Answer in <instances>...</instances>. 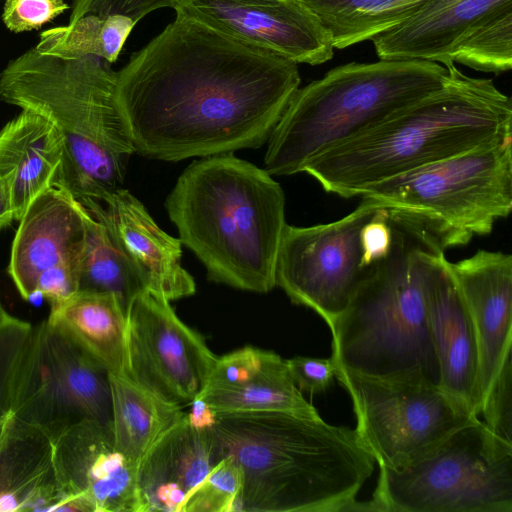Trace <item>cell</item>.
Here are the masks:
<instances>
[{
  "mask_svg": "<svg viewBox=\"0 0 512 512\" xmlns=\"http://www.w3.org/2000/svg\"><path fill=\"white\" fill-rule=\"evenodd\" d=\"M165 208L209 280L256 293L276 286L285 195L265 169L233 153L202 157L179 176Z\"/></svg>",
  "mask_w": 512,
  "mask_h": 512,
  "instance_id": "cell-4",
  "label": "cell"
},
{
  "mask_svg": "<svg viewBox=\"0 0 512 512\" xmlns=\"http://www.w3.org/2000/svg\"><path fill=\"white\" fill-rule=\"evenodd\" d=\"M300 82L297 63L176 14L116 93L135 152L177 162L262 146Z\"/></svg>",
  "mask_w": 512,
  "mask_h": 512,
  "instance_id": "cell-1",
  "label": "cell"
},
{
  "mask_svg": "<svg viewBox=\"0 0 512 512\" xmlns=\"http://www.w3.org/2000/svg\"><path fill=\"white\" fill-rule=\"evenodd\" d=\"M77 291L113 294L126 313L130 303L148 291L108 229L86 208L84 237L77 264Z\"/></svg>",
  "mask_w": 512,
  "mask_h": 512,
  "instance_id": "cell-27",
  "label": "cell"
},
{
  "mask_svg": "<svg viewBox=\"0 0 512 512\" xmlns=\"http://www.w3.org/2000/svg\"><path fill=\"white\" fill-rule=\"evenodd\" d=\"M444 85L371 130L321 154L303 172L340 197L512 136V102L489 78L444 65Z\"/></svg>",
  "mask_w": 512,
  "mask_h": 512,
  "instance_id": "cell-3",
  "label": "cell"
},
{
  "mask_svg": "<svg viewBox=\"0 0 512 512\" xmlns=\"http://www.w3.org/2000/svg\"><path fill=\"white\" fill-rule=\"evenodd\" d=\"M289 373L298 389L310 394L323 393L333 383L336 363L331 358L296 356L286 360Z\"/></svg>",
  "mask_w": 512,
  "mask_h": 512,
  "instance_id": "cell-35",
  "label": "cell"
},
{
  "mask_svg": "<svg viewBox=\"0 0 512 512\" xmlns=\"http://www.w3.org/2000/svg\"><path fill=\"white\" fill-rule=\"evenodd\" d=\"M70 511L54 467L52 439L12 415L0 441V512Z\"/></svg>",
  "mask_w": 512,
  "mask_h": 512,
  "instance_id": "cell-22",
  "label": "cell"
},
{
  "mask_svg": "<svg viewBox=\"0 0 512 512\" xmlns=\"http://www.w3.org/2000/svg\"><path fill=\"white\" fill-rule=\"evenodd\" d=\"M117 72L101 58L63 59L35 47L0 72V100L49 120L64 150L54 186L80 203L121 188L135 153L116 93Z\"/></svg>",
  "mask_w": 512,
  "mask_h": 512,
  "instance_id": "cell-5",
  "label": "cell"
},
{
  "mask_svg": "<svg viewBox=\"0 0 512 512\" xmlns=\"http://www.w3.org/2000/svg\"><path fill=\"white\" fill-rule=\"evenodd\" d=\"M351 511L512 512V445L476 418L409 466L380 468L372 498Z\"/></svg>",
  "mask_w": 512,
  "mask_h": 512,
  "instance_id": "cell-9",
  "label": "cell"
},
{
  "mask_svg": "<svg viewBox=\"0 0 512 512\" xmlns=\"http://www.w3.org/2000/svg\"><path fill=\"white\" fill-rule=\"evenodd\" d=\"M199 397L217 413L279 411L320 418L293 381L286 360L267 350L261 362L240 382Z\"/></svg>",
  "mask_w": 512,
  "mask_h": 512,
  "instance_id": "cell-26",
  "label": "cell"
},
{
  "mask_svg": "<svg viewBox=\"0 0 512 512\" xmlns=\"http://www.w3.org/2000/svg\"><path fill=\"white\" fill-rule=\"evenodd\" d=\"M445 66L424 60L351 62L298 88L273 129L264 157L271 175L303 172L321 154L378 126L441 88Z\"/></svg>",
  "mask_w": 512,
  "mask_h": 512,
  "instance_id": "cell-7",
  "label": "cell"
},
{
  "mask_svg": "<svg viewBox=\"0 0 512 512\" xmlns=\"http://www.w3.org/2000/svg\"><path fill=\"white\" fill-rule=\"evenodd\" d=\"M7 419H0V441H1V438H2L4 430H5Z\"/></svg>",
  "mask_w": 512,
  "mask_h": 512,
  "instance_id": "cell-40",
  "label": "cell"
},
{
  "mask_svg": "<svg viewBox=\"0 0 512 512\" xmlns=\"http://www.w3.org/2000/svg\"><path fill=\"white\" fill-rule=\"evenodd\" d=\"M9 316L0 299V324Z\"/></svg>",
  "mask_w": 512,
  "mask_h": 512,
  "instance_id": "cell-39",
  "label": "cell"
},
{
  "mask_svg": "<svg viewBox=\"0 0 512 512\" xmlns=\"http://www.w3.org/2000/svg\"><path fill=\"white\" fill-rule=\"evenodd\" d=\"M179 0H74L69 22L84 17L102 34L107 58L117 60L130 32L144 16L159 8H176Z\"/></svg>",
  "mask_w": 512,
  "mask_h": 512,
  "instance_id": "cell-29",
  "label": "cell"
},
{
  "mask_svg": "<svg viewBox=\"0 0 512 512\" xmlns=\"http://www.w3.org/2000/svg\"><path fill=\"white\" fill-rule=\"evenodd\" d=\"M509 7L512 0H422L413 14L371 41L380 60H424L444 66L453 62L473 30Z\"/></svg>",
  "mask_w": 512,
  "mask_h": 512,
  "instance_id": "cell-20",
  "label": "cell"
},
{
  "mask_svg": "<svg viewBox=\"0 0 512 512\" xmlns=\"http://www.w3.org/2000/svg\"><path fill=\"white\" fill-rule=\"evenodd\" d=\"M32 325L9 315L0 324V419L11 414L16 373Z\"/></svg>",
  "mask_w": 512,
  "mask_h": 512,
  "instance_id": "cell-32",
  "label": "cell"
},
{
  "mask_svg": "<svg viewBox=\"0 0 512 512\" xmlns=\"http://www.w3.org/2000/svg\"><path fill=\"white\" fill-rule=\"evenodd\" d=\"M111 425L118 449L137 464L171 426L185 416L182 407L167 402L126 375H110Z\"/></svg>",
  "mask_w": 512,
  "mask_h": 512,
  "instance_id": "cell-25",
  "label": "cell"
},
{
  "mask_svg": "<svg viewBox=\"0 0 512 512\" xmlns=\"http://www.w3.org/2000/svg\"><path fill=\"white\" fill-rule=\"evenodd\" d=\"M63 150L55 126L30 110H22L0 130V175L12 177L16 220L40 193L54 186Z\"/></svg>",
  "mask_w": 512,
  "mask_h": 512,
  "instance_id": "cell-23",
  "label": "cell"
},
{
  "mask_svg": "<svg viewBox=\"0 0 512 512\" xmlns=\"http://www.w3.org/2000/svg\"><path fill=\"white\" fill-rule=\"evenodd\" d=\"M81 204L105 225L148 292L169 302L195 293V281L181 263V241L162 230L128 190L121 187L102 201Z\"/></svg>",
  "mask_w": 512,
  "mask_h": 512,
  "instance_id": "cell-18",
  "label": "cell"
},
{
  "mask_svg": "<svg viewBox=\"0 0 512 512\" xmlns=\"http://www.w3.org/2000/svg\"><path fill=\"white\" fill-rule=\"evenodd\" d=\"M378 209L366 201L345 217L309 227L286 225L275 283L291 302L314 310L329 328L346 308L365 268L360 230Z\"/></svg>",
  "mask_w": 512,
  "mask_h": 512,
  "instance_id": "cell-12",
  "label": "cell"
},
{
  "mask_svg": "<svg viewBox=\"0 0 512 512\" xmlns=\"http://www.w3.org/2000/svg\"><path fill=\"white\" fill-rule=\"evenodd\" d=\"M70 7L65 0H5L2 21L13 33L39 29Z\"/></svg>",
  "mask_w": 512,
  "mask_h": 512,
  "instance_id": "cell-34",
  "label": "cell"
},
{
  "mask_svg": "<svg viewBox=\"0 0 512 512\" xmlns=\"http://www.w3.org/2000/svg\"><path fill=\"white\" fill-rule=\"evenodd\" d=\"M445 266L470 313L478 346L476 408L512 352V256L480 249Z\"/></svg>",
  "mask_w": 512,
  "mask_h": 512,
  "instance_id": "cell-17",
  "label": "cell"
},
{
  "mask_svg": "<svg viewBox=\"0 0 512 512\" xmlns=\"http://www.w3.org/2000/svg\"><path fill=\"white\" fill-rule=\"evenodd\" d=\"M50 305L51 324L110 375H125L126 311L115 295L76 291Z\"/></svg>",
  "mask_w": 512,
  "mask_h": 512,
  "instance_id": "cell-24",
  "label": "cell"
},
{
  "mask_svg": "<svg viewBox=\"0 0 512 512\" xmlns=\"http://www.w3.org/2000/svg\"><path fill=\"white\" fill-rule=\"evenodd\" d=\"M52 442L59 484L78 512H144L137 464L118 449L111 424L84 419Z\"/></svg>",
  "mask_w": 512,
  "mask_h": 512,
  "instance_id": "cell-16",
  "label": "cell"
},
{
  "mask_svg": "<svg viewBox=\"0 0 512 512\" xmlns=\"http://www.w3.org/2000/svg\"><path fill=\"white\" fill-rule=\"evenodd\" d=\"M426 304L438 360L439 387L475 414L478 346L465 302L445 266L444 253H429Z\"/></svg>",
  "mask_w": 512,
  "mask_h": 512,
  "instance_id": "cell-19",
  "label": "cell"
},
{
  "mask_svg": "<svg viewBox=\"0 0 512 512\" xmlns=\"http://www.w3.org/2000/svg\"><path fill=\"white\" fill-rule=\"evenodd\" d=\"M175 11L297 64L333 56L330 34L299 0H179Z\"/></svg>",
  "mask_w": 512,
  "mask_h": 512,
  "instance_id": "cell-15",
  "label": "cell"
},
{
  "mask_svg": "<svg viewBox=\"0 0 512 512\" xmlns=\"http://www.w3.org/2000/svg\"><path fill=\"white\" fill-rule=\"evenodd\" d=\"M241 487L237 463L224 456L186 495L178 512H234Z\"/></svg>",
  "mask_w": 512,
  "mask_h": 512,
  "instance_id": "cell-31",
  "label": "cell"
},
{
  "mask_svg": "<svg viewBox=\"0 0 512 512\" xmlns=\"http://www.w3.org/2000/svg\"><path fill=\"white\" fill-rule=\"evenodd\" d=\"M453 62L482 72L501 74L512 67V7L473 30L453 56Z\"/></svg>",
  "mask_w": 512,
  "mask_h": 512,
  "instance_id": "cell-30",
  "label": "cell"
},
{
  "mask_svg": "<svg viewBox=\"0 0 512 512\" xmlns=\"http://www.w3.org/2000/svg\"><path fill=\"white\" fill-rule=\"evenodd\" d=\"M429 253L393 226L388 255L365 268L330 327L337 366L370 377L439 386L426 304Z\"/></svg>",
  "mask_w": 512,
  "mask_h": 512,
  "instance_id": "cell-6",
  "label": "cell"
},
{
  "mask_svg": "<svg viewBox=\"0 0 512 512\" xmlns=\"http://www.w3.org/2000/svg\"><path fill=\"white\" fill-rule=\"evenodd\" d=\"M480 413L484 425L496 437L512 445V360L506 356L484 395Z\"/></svg>",
  "mask_w": 512,
  "mask_h": 512,
  "instance_id": "cell-33",
  "label": "cell"
},
{
  "mask_svg": "<svg viewBox=\"0 0 512 512\" xmlns=\"http://www.w3.org/2000/svg\"><path fill=\"white\" fill-rule=\"evenodd\" d=\"M324 26L334 49L371 40L413 14L422 0H299Z\"/></svg>",
  "mask_w": 512,
  "mask_h": 512,
  "instance_id": "cell-28",
  "label": "cell"
},
{
  "mask_svg": "<svg viewBox=\"0 0 512 512\" xmlns=\"http://www.w3.org/2000/svg\"><path fill=\"white\" fill-rule=\"evenodd\" d=\"M213 431L237 463L236 511L344 512L374 469L354 430L288 412L217 413Z\"/></svg>",
  "mask_w": 512,
  "mask_h": 512,
  "instance_id": "cell-2",
  "label": "cell"
},
{
  "mask_svg": "<svg viewBox=\"0 0 512 512\" xmlns=\"http://www.w3.org/2000/svg\"><path fill=\"white\" fill-rule=\"evenodd\" d=\"M15 217L12 197V177L0 175V229L10 225Z\"/></svg>",
  "mask_w": 512,
  "mask_h": 512,
  "instance_id": "cell-38",
  "label": "cell"
},
{
  "mask_svg": "<svg viewBox=\"0 0 512 512\" xmlns=\"http://www.w3.org/2000/svg\"><path fill=\"white\" fill-rule=\"evenodd\" d=\"M126 320L125 375L180 407L198 398L217 358L201 335L148 291L130 303Z\"/></svg>",
  "mask_w": 512,
  "mask_h": 512,
  "instance_id": "cell-13",
  "label": "cell"
},
{
  "mask_svg": "<svg viewBox=\"0 0 512 512\" xmlns=\"http://www.w3.org/2000/svg\"><path fill=\"white\" fill-rule=\"evenodd\" d=\"M222 458L213 427L195 428L185 414L136 465V484L144 512H178L186 495Z\"/></svg>",
  "mask_w": 512,
  "mask_h": 512,
  "instance_id": "cell-21",
  "label": "cell"
},
{
  "mask_svg": "<svg viewBox=\"0 0 512 512\" xmlns=\"http://www.w3.org/2000/svg\"><path fill=\"white\" fill-rule=\"evenodd\" d=\"M425 250L490 234L512 209V136L380 182L361 195Z\"/></svg>",
  "mask_w": 512,
  "mask_h": 512,
  "instance_id": "cell-8",
  "label": "cell"
},
{
  "mask_svg": "<svg viewBox=\"0 0 512 512\" xmlns=\"http://www.w3.org/2000/svg\"><path fill=\"white\" fill-rule=\"evenodd\" d=\"M361 266L368 267L386 257L393 241V226L385 210L377 212L360 230Z\"/></svg>",
  "mask_w": 512,
  "mask_h": 512,
  "instance_id": "cell-36",
  "label": "cell"
},
{
  "mask_svg": "<svg viewBox=\"0 0 512 512\" xmlns=\"http://www.w3.org/2000/svg\"><path fill=\"white\" fill-rule=\"evenodd\" d=\"M108 371L47 319L32 326L11 414L52 440L84 419L111 424Z\"/></svg>",
  "mask_w": 512,
  "mask_h": 512,
  "instance_id": "cell-11",
  "label": "cell"
},
{
  "mask_svg": "<svg viewBox=\"0 0 512 512\" xmlns=\"http://www.w3.org/2000/svg\"><path fill=\"white\" fill-rule=\"evenodd\" d=\"M84 211L68 191L56 186L29 204L19 220L8 266L23 299L40 294L51 304L77 291Z\"/></svg>",
  "mask_w": 512,
  "mask_h": 512,
  "instance_id": "cell-14",
  "label": "cell"
},
{
  "mask_svg": "<svg viewBox=\"0 0 512 512\" xmlns=\"http://www.w3.org/2000/svg\"><path fill=\"white\" fill-rule=\"evenodd\" d=\"M186 413L188 422L198 429H210L214 426L217 412L203 398H196L190 404Z\"/></svg>",
  "mask_w": 512,
  "mask_h": 512,
  "instance_id": "cell-37",
  "label": "cell"
},
{
  "mask_svg": "<svg viewBox=\"0 0 512 512\" xmlns=\"http://www.w3.org/2000/svg\"><path fill=\"white\" fill-rule=\"evenodd\" d=\"M335 377L351 397L358 438L379 468L409 466L478 418L437 385L370 377L337 365Z\"/></svg>",
  "mask_w": 512,
  "mask_h": 512,
  "instance_id": "cell-10",
  "label": "cell"
}]
</instances>
